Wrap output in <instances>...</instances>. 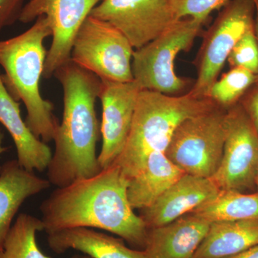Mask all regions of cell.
Masks as SVG:
<instances>
[{
  "mask_svg": "<svg viewBox=\"0 0 258 258\" xmlns=\"http://www.w3.org/2000/svg\"><path fill=\"white\" fill-rule=\"evenodd\" d=\"M128 184L120 168L112 165L93 177L57 187L40 205L44 231L98 229L144 250L148 229L129 203Z\"/></svg>",
  "mask_w": 258,
  "mask_h": 258,
  "instance_id": "1",
  "label": "cell"
},
{
  "mask_svg": "<svg viewBox=\"0 0 258 258\" xmlns=\"http://www.w3.org/2000/svg\"><path fill=\"white\" fill-rule=\"evenodd\" d=\"M54 76L63 89L64 108L53 140L55 150L47 166V179L52 186L63 187L103 170L96 155L101 125L95 110L101 81L71 60Z\"/></svg>",
  "mask_w": 258,
  "mask_h": 258,
  "instance_id": "2",
  "label": "cell"
},
{
  "mask_svg": "<svg viewBox=\"0 0 258 258\" xmlns=\"http://www.w3.org/2000/svg\"><path fill=\"white\" fill-rule=\"evenodd\" d=\"M50 35L48 20L40 16L27 31L0 40V66L5 71L2 79L5 87L17 101H23L26 125L46 144L54 140L59 125L53 105L42 98L40 89L47 53L43 42Z\"/></svg>",
  "mask_w": 258,
  "mask_h": 258,
  "instance_id": "3",
  "label": "cell"
},
{
  "mask_svg": "<svg viewBox=\"0 0 258 258\" xmlns=\"http://www.w3.org/2000/svg\"><path fill=\"white\" fill-rule=\"evenodd\" d=\"M215 106L210 98H198L189 91L174 96L142 90L126 143L113 165L118 166L127 179H132L152 153L165 152L180 123Z\"/></svg>",
  "mask_w": 258,
  "mask_h": 258,
  "instance_id": "4",
  "label": "cell"
},
{
  "mask_svg": "<svg viewBox=\"0 0 258 258\" xmlns=\"http://www.w3.org/2000/svg\"><path fill=\"white\" fill-rule=\"evenodd\" d=\"M205 23L192 18L176 20L157 38L134 50L132 62L134 81L142 90L169 96L186 89L189 81L176 74L174 62L179 52L192 46Z\"/></svg>",
  "mask_w": 258,
  "mask_h": 258,
  "instance_id": "5",
  "label": "cell"
},
{
  "mask_svg": "<svg viewBox=\"0 0 258 258\" xmlns=\"http://www.w3.org/2000/svg\"><path fill=\"white\" fill-rule=\"evenodd\" d=\"M226 112L217 106L180 123L164 152L166 157L185 174L212 179L223 154Z\"/></svg>",
  "mask_w": 258,
  "mask_h": 258,
  "instance_id": "6",
  "label": "cell"
},
{
  "mask_svg": "<svg viewBox=\"0 0 258 258\" xmlns=\"http://www.w3.org/2000/svg\"><path fill=\"white\" fill-rule=\"evenodd\" d=\"M134 51L118 29L89 15L75 37L71 60L101 80L131 82Z\"/></svg>",
  "mask_w": 258,
  "mask_h": 258,
  "instance_id": "7",
  "label": "cell"
},
{
  "mask_svg": "<svg viewBox=\"0 0 258 258\" xmlns=\"http://www.w3.org/2000/svg\"><path fill=\"white\" fill-rule=\"evenodd\" d=\"M254 0H230L204 37L197 59L198 78L189 92L208 98L231 51L244 32L254 25Z\"/></svg>",
  "mask_w": 258,
  "mask_h": 258,
  "instance_id": "8",
  "label": "cell"
},
{
  "mask_svg": "<svg viewBox=\"0 0 258 258\" xmlns=\"http://www.w3.org/2000/svg\"><path fill=\"white\" fill-rule=\"evenodd\" d=\"M257 167L258 133L238 103L226 112L223 154L212 179L220 190L245 193L256 187Z\"/></svg>",
  "mask_w": 258,
  "mask_h": 258,
  "instance_id": "9",
  "label": "cell"
},
{
  "mask_svg": "<svg viewBox=\"0 0 258 258\" xmlns=\"http://www.w3.org/2000/svg\"><path fill=\"white\" fill-rule=\"evenodd\" d=\"M103 0H30L23 7L19 21L29 23L39 17L48 20L52 41L47 51L42 77L48 79L71 60L76 34L91 12Z\"/></svg>",
  "mask_w": 258,
  "mask_h": 258,
  "instance_id": "10",
  "label": "cell"
},
{
  "mask_svg": "<svg viewBox=\"0 0 258 258\" xmlns=\"http://www.w3.org/2000/svg\"><path fill=\"white\" fill-rule=\"evenodd\" d=\"M90 15L118 29L134 50L157 38L177 20L169 0H103Z\"/></svg>",
  "mask_w": 258,
  "mask_h": 258,
  "instance_id": "11",
  "label": "cell"
},
{
  "mask_svg": "<svg viewBox=\"0 0 258 258\" xmlns=\"http://www.w3.org/2000/svg\"><path fill=\"white\" fill-rule=\"evenodd\" d=\"M101 134L103 143L98 160L102 169L114 164L126 143L138 100L142 91L135 81L120 83L101 80Z\"/></svg>",
  "mask_w": 258,
  "mask_h": 258,
  "instance_id": "12",
  "label": "cell"
},
{
  "mask_svg": "<svg viewBox=\"0 0 258 258\" xmlns=\"http://www.w3.org/2000/svg\"><path fill=\"white\" fill-rule=\"evenodd\" d=\"M220 189L210 178L184 174L140 217L147 229L161 227L191 213L217 196Z\"/></svg>",
  "mask_w": 258,
  "mask_h": 258,
  "instance_id": "13",
  "label": "cell"
},
{
  "mask_svg": "<svg viewBox=\"0 0 258 258\" xmlns=\"http://www.w3.org/2000/svg\"><path fill=\"white\" fill-rule=\"evenodd\" d=\"M211 222L191 212L161 227L148 229V258H193Z\"/></svg>",
  "mask_w": 258,
  "mask_h": 258,
  "instance_id": "14",
  "label": "cell"
},
{
  "mask_svg": "<svg viewBox=\"0 0 258 258\" xmlns=\"http://www.w3.org/2000/svg\"><path fill=\"white\" fill-rule=\"evenodd\" d=\"M0 123L7 129L16 147L19 164L29 171L47 169L52 152L46 143L37 138L20 113V103L10 94L0 74Z\"/></svg>",
  "mask_w": 258,
  "mask_h": 258,
  "instance_id": "15",
  "label": "cell"
},
{
  "mask_svg": "<svg viewBox=\"0 0 258 258\" xmlns=\"http://www.w3.org/2000/svg\"><path fill=\"white\" fill-rule=\"evenodd\" d=\"M48 180L40 177L9 160L0 168V250L11 228L13 219L27 199L50 186Z\"/></svg>",
  "mask_w": 258,
  "mask_h": 258,
  "instance_id": "16",
  "label": "cell"
},
{
  "mask_svg": "<svg viewBox=\"0 0 258 258\" xmlns=\"http://www.w3.org/2000/svg\"><path fill=\"white\" fill-rule=\"evenodd\" d=\"M47 234L49 247L57 254L75 249L92 258H148L144 250L126 247L123 239L94 229L74 227Z\"/></svg>",
  "mask_w": 258,
  "mask_h": 258,
  "instance_id": "17",
  "label": "cell"
},
{
  "mask_svg": "<svg viewBox=\"0 0 258 258\" xmlns=\"http://www.w3.org/2000/svg\"><path fill=\"white\" fill-rule=\"evenodd\" d=\"M185 173L164 152L152 153L140 173L128 180L127 195L134 210L152 206Z\"/></svg>",
  "mask_w": 258,
  "mask_h": 258,
  "instance_id": "18",
  "label": "cell"
},
{
  "mask_svg": "<svg viewBox=\"0 0 258 258\" xmlns=\"http://www.w3.org/2000/svg\"><path fill=\"white\" fill-rule=\"evenodd\" d=\"M258 244V220L212 222L193 258H226Z\"/></svg>",
  "mask_w": 258,
  "mask_h": 258,
  "instance_id": "19",
  "label": "cell"
},
{
  "mask_svg": "<svg viewBox=\"0 0 258 258\" xmlns=\"http://www.w3.org/2000/svg\"><path fill=\"white\" fill-rule=\"evenodd\" d=\"M209 222L258 220V191L220 190L215 198L192 212Z\"/></svg>",
  "mask_w": 258,
  "mask_h": 258,
  "instance_id": "20",
  "label": "cell"
},
{
  "mask_svg": "<svg viewBox=\"0 0 258 258\" xmlns=\"http://www.w3.org/2000/svg\"><path fill=\"white\" fill-rule=\"evenodd\" d=\"M43 230L41 219L20 214L7 235L0 250V258H50L37 245V232Z\"/></svg>",
  "mask_w": 258,
  "mask_h": 258,
  "instance_id": "21",
  "label": "cell"
},
{
  "mask_svg": "<svg viewBox=\"0 0 258 258\" xmlns=\"http://www.w3.org/2000/svg\"><path fill=\"white\" fill-rule=\"evenodd\" d=\"M257 76L247 70L234 68L217 80L210 88L208 98L217 106L228 110L238 103L242 96L252 85Z\"/></svg>",
  "mask_w": 258,
  "mask_h": 258,
  "instance_id": "22",
  "label": "cell"
},
{
  "mask_svg": "<svg viewBox=\"0 0 258 258\" xmlns=\"http://www.w3.org/2000/svg\"><path fill=\"white\" fill-rule=\"evenodd\" d=\"M231 69L240 68L258 75V42L254 25L241 37L227 58Z\"/></svg>",
  "mask_w": 258,
  "mask_h": 258,
  "instance_id": "23",
  "label": "cell"
},
{
  "mask_svg": "<svg viewBox=\"0 0 258 258\" xmlns=\"http://www.w3.org/2000/svg\"><path fill=\"white\" fill-rule=\"evenodd\" d=\"M230 0H169L176 20L186 18L206 22L212 12L225 6Z\"/></svg>",
  "mask_w": 258,
  "mask_h": 258,
  "instance_id": "24",
  "label": "cell"
},
{
  "mask_svg": "<svg viewBox=\"0 0 258 258\" xmlns=\"http://www.w3.org/2000/svg\"><path fill=\"white\" fill-rule=\"evenodd\" d=\"M24 0H0V31L19 20Z\"/></svg>",
  "mask_w": 258,
  "mask_h": 258,
  "instance_id": "25",
  "label": "cell"
},
{
  "mask_svg": "<svg viewBox=\"0 0 258 258\" xmlns=\"http://www.w3.org/2000/svg\"><path fill=\"white\" fill-rule=\"evenodd\" d=\"M244 98L241 104L244 107L258 133V85Z\"/></svg>",
  "mask_w": 258,
  "mask_h": 258,
  "instance_id": "26",
  "label": "cell"
},
{
  "mask_svg": "<svg viewBox=\"0 0 258 258\" xmlns=\"http://www.w3.org/2000/svg\"><path fill=\"white\" fill-rule=\"evenodd\" d=\"M226 258H258V244L240 253Z\"/></svg>",
  "mask_w": 258,
  "mask_h": 258,
  "instance_id": "27",
  "label": "cell"
},
{
  "mask_svg": "<svg viewBox=\"0 0 258 258\" xmlns=\"http://www.w3.org/2000/svg\"><path fill=\"white\" fill-rule=\"evenodd\" d=\"M254 7H255V18L254 21V30L256 38H257L258 42V0H254ZM255 85H258V75L257 76V81Z\"/></svg>",
  "mask_w": 258,
  "mask_h": 258,
  "instance_id": "28",
  "label": "cell"
},
{
  "mask_svg": "<svg viewBox=\"0 0 258 258\" xmlns=\"http://www.w3.org/2000/svg\"><path fill=\"white\" fill-rule=\"evenodd\" d=\"M5 134L3 132H0V154H3L5 152H7L8 149V147H5L3 146V142H4ZM1 168V166H0Z\"/></svg>",
  "mask_w": 258,
  "mask_h": 258,
  "instance_id": "29",
  "label": "cell"
},
{
  "mask_svg": "<svg viewBox=\"0 0 258 258\" xmlns=\"http://www.w3.org/2000/svg\"><path fill=\"white\" fill-rule=\"evenodd\" d=\"M71 258H92L90 257V256L87 255V254H75V255L72 256Z\"/></svg>",
  "mask_w": 258,
  "mask_h": 258,
  "instance_id": "30",
  "label": "cell"
},
{
  "mask_svg": "<svg viewBox=\"0 0 258 258\" xmlns=\"http://www.w3.org/2000/svg\"><path fill=\"white\" fill-rule=\"evenodd\" d=\"M256 187L258 189V167L257 171V176H256Z\"/></svg>",
  "mask_w": 258,
  "mask_h": 258,
  "instance_id": "31",
  "label": "cell"
}]
</instances>
